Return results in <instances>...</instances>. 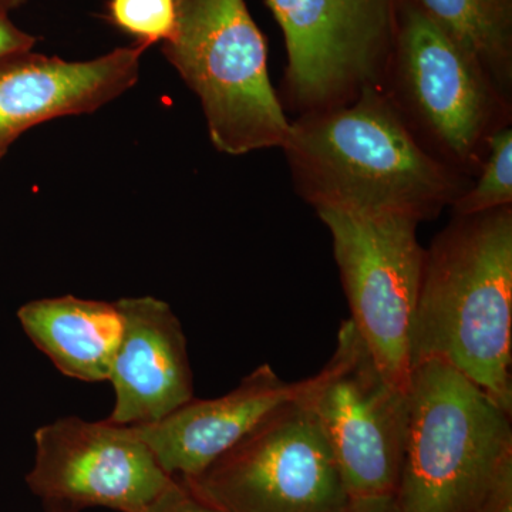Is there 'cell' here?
I'll return each instance as SVG.
<instances>
[{
    "label": "cell",
    "mask_w": 512,
    "mask_h": 512,
    "mask_svg": "<svg viewBox=\"0 0 512 512\" xmlns=\"http://www.w3.org/2000/svg\"><path fill=\"white\" fill-rule=\"evenodd\" d=\"M147 49L136 43L86 62L33 50L0 57V160L30 128L96 113L133 89Z\"/></svg>",
    "instance_id": "cell-11"
},
{
    "label": "cell",
    "mask_w": 512,
    "mask_h": 512,
    "mask_svg": "<svg viewBox=\"0 0 512 512\" xmlns=\"http://www.w3.org/2000/svg\"><path fill=\"white\" fill-rule=\"evenodd\" d=\"M349 302L350 320L390 382L409 390L410 338L424 254L420 222L392 214L320 208Z\"/></svg>",
    "instance_id": "cell-7"
},
{
    "label": "cell",
    "mask_w": 512,
    "mask_h": 512,
    "mask_svg": "<svg viewBox=\"0 0 512 512\" xmlns=\"http://www.w3.org/2000/svg\"><path fill=\"white\" fill-rule=\"evenodd\" d=\"M49 512H64V511H49Z\"/></svg>",
    "instance_id": "cell-23"
},
{
    "label": "cell",
    "mask_w": 512,
    "mask_h": 512,
    "mask_svg": "<svg viewBox=\"0 0 512 512\" xmlns=\"http://www.w3.org/2000/svg\"><path fill=\"white\" fill-rule=\"evenodd\" d=\"M123 335L111 362L114 407L109 423H156L194 399L187 338L167 302L131 296L116 302Z\"/></svg>",
    "instance_id": "cell-12"
},
{
    "label": "cell",
    "mask_w": 512,
    "mask_h": 512,
    "mask_svg": "<svg viewBox=\"0 0 512 512\" xmlns=\"http://www.w3.org/2000/svg\"><path fill=\"white\" fill-rule=\"evenodd\" d=\"M284 32L285 94L299 116L382 87L397 0H266Z\"/></svg>",
    "instance_id": "cell-9"
},
{
    "label": "cell",
    "mask_w": 512,
    "mask_h": 512,
    "mask_svg": "<svg viewBox=\"0 0 512 512\" xmlns=\"http://www.w3.org/2000/svg\"><path fill=\"white\" fill-rule=\"evenodd\" d=\"M382 89L423 147L470 178L511 124V100L490 74L410 0L396 2Z\"/></svg>",
    "instance_id": "cell-4"
},
{
    "label": "cell",
    "mask_w": 512,
    "mask_h": 512,
    "mask_svg": "<svg viewBox=\"0 0 512 512\" xmlns=\"http://www.w3.org/2000/svg\"><path fill=\"white\" fill-rule=\"evenodd\" d=\"M456 202L453 215H473L512 205V128L498 130L488 141L483 167Z\"/></svg>",
    "instance_id": "cell-16"
},
{
    "label": "cell",
    "mask_w": 512,
    "mask_h": 512,
    "mask_svg": "<svg viewBox=\"0 0 512 512\" xmlns=\"http://www.w3.org/2000/svg\"><path fill=\"white\" fill-rule=\"evenodd\" d=\"M302 402L328 440L350 497L396 493L409 426V390L390 382L353 325L318 375L303 380Z\"/></svg>",
    "instance_id": "cell-8"
},
{
    "label": "cell",
    "mask_w": 512,
    "mask_h": 512,
    "mask_svg": "<svg viewBox=\"0 0 512 512\" xmlns=\"http://www.w3.org/2000/svg\"><path fill=\"white\" fill-rule=\"evenodd\" d=\"M165 59L200 99L211 143L228 156L282 148L291 121L268 72L265 37L245 0H177Z\"/></svg>",
    "instance_id": "cell-5"
},
{
    "label": "cell",
    "mask_w": 512,
    "mask_h": 512,
    "mask_svg": "<svg viewBox=\"0 0 512 512\" xmlns=\"http://www.w3.org/2000/svg\"><path fill=\"white\" fill-rule=\"evenodd\" d=\"M293 187L316 210L430 221L471 187L467 175L429 153L382 87L342 106L301 114L284 146Z\"/></svg>",
    "instance_id": "cell-1"
},
{
    "label": "cell",
    "mask_w": 512,
    "mask_h": 512,
    "mask_svg": "<svg viewBox=\"0 0 512 512\" xmlns=\"http://www.w3.org/2000/svg\"><path fill=\"white\" fill-rule=\"evenodd\" d=\"M18 319L33 345L64 376L89 383L109 380L123 335L116 302L74 295L36 299L19 309Z\"/></svg>",
    "instance_id": "cell-14"
},
{
    "label": "cell",
    "mask_w": 512,
    "mask_h": 512,
    "mask_svg": "<svg viewBox=\"0 0 512 512\" xmlns=\"http://www.w3.org/2000/svg\"><path fill=\"white\" fill-rule=\"evenodd\" d=\"M477 512H512V458L495 474Z\"/></svg>",
    "instance_id": "cell-19"
},
{
    "label": "cell",
    "mask_w": 512,
    "mask_h": 512,
    "mask_svg": "<svg viewBox=\"0 0 512 512\" xmlns=\"http://www.w3.org/2000/svg\"><path fill=\"white\" fill-rule=\"evenodd\" d=\"M143 512H224L201 498L185 483L183 478L173 477Z\"/></svg>",
    "instance_id": "cell-18"
},
{
    "label": "cell",
    "mask_w": 512,
    "mask_h": 512,
    "mask_svg": "<svg viewBox=\"0 0 512 512\" xmlns=\"http://www.w3.org/2000/svg\"><path fill=\"white\" fill-rule=\"evenodd\" d=\"M512 205L454 215L424 254L412 369L440 360L512 413Z\"/></svg>",
    "instance_id": "cell-2"
},
{
    "label": "cell",
    "mask_w": 512,
    "mask_h": 512,
    "mask_svg": "<svg viewBox=\"0 0 512 512\" xmlns=\"http://www.w3.org/2000/svg\"><path fill=\"white\" fill-rule=\"evenodd\" d=\"M299 394L266 414L200 476L183 478L185 483L224 512L342 510L350 495L325 434Z\"/></svg>",
    "instance_id": "cell-6"
},
{
    "label": "cell",
    "mask_w": 512,
    "mask_h": 512,
    "mask_svg": "<svg viewBox=\"0 0 512 512\" xmlns=\"http://www.w3.org/2000/svg\"><path fill=\"white\" fill-rule=\"evenodd\" d=\"M26 0H0V10L12 12V10L20 8Z\"/></svg>",
    "instance_id": "cell-22"
},
{
    "label": "cell",
    "mask_w": 512,
    "mask_h": 512,
    "mask_svg": "<svg viewBox=\"0 0 512 512\" xmlns=\"http://www.w3.org/2000/svg\"><path fill=\"white\" fill-rule=\"evenodd\" d=\"M339 512H400L394 494L350 497Z\"/></svg>",
    "instance_id": "cell-21"
},
{
    "label": "cell",
    "mask_w": 512,
    "mask_h": 512,
    "mask_svg": "<svg viewBox=\"0 0 512 512\" xmlns=\"http://www.w3.org/2000/svg\"><path fill=\"white\" fill-rule=\"evenodd\" d=\"M302 387L303 380L285 382L271 366L262 365L224 396L192 399L156 423L130 427L168 476L197 477L266 414L295 399Z\"/></svg>",
    "instance_id": "cell-13"
},
{
    "label": "cell",
    "mask_w": 512,
    "mask_h": 512,
    "mask_svg": "<svg viewBox=\"0 0 512 512\" xmlns=\"http://www.w3.org/2000/svg\"><path fill=\"white\" fill-rule=\"evenodd\" d=\"M109 12L117 28L150 47L173 35L177 0H110Z\"/></svg>",
    "instance_id": "cell-17"
},
{
    "label": "cell",
    "mask_w": 512,
    "mask_h": 512,
    "mask_svg": "<svg viewBox=\"0 0 512 512\" xmlns=\"http://www.w3.org/2000/svg\"><path fill=\"white\" fill-rule=\"evenodd\" d=\"M400 512H477L512 458L511 414L440 360L413 366Z\"/></svg>",
    "instance_id": "cell-3"
},
{
    "label": "cell",
    "mask_w": 512,
    "mask_h": 512,
    "mask_svg": "<svg viewBox=\"0 0 512 512\" xmlns=\"http://www.w3.org/2000/svg\"><path fill=\"white\" fill-rule=\"evenodd\" d=\"M467 50L511 100L512 0H410Z\"/></svg>",
    "instance_id": "cell-15"
},
{
    "label": "cell",
    "mask_w": 512,
    "mask_h": 512,
    "mask_svg": "<svg viewBox=\"0 0 512 512\" xmlns=\"http://www.w3.org/2000/svg\"><path fill=\"white\" fill-rule=\"evenodd\" d=\"M36 42L35 36L29 35L12 22L9 12L0 10V57L33 50Z\"/></svg>",
    "instance_id": "cell-20"
},
{
    "label": "cell",
    "mask_w": 512,
    "mask_h": 512,
    "mask_svg": "<svg viewBox=\"0 0 512 512\" xmlns=\"http://www.w3.org/2000/svg\"><path fill=\"white\" fill-rule=\"evenodd\" d=\"M30 491L49 511L143 512L173 477L130 426L63 417L35 433Z\"/></svg>",
    "instance_id": "cell-10"
}]
</instances>
